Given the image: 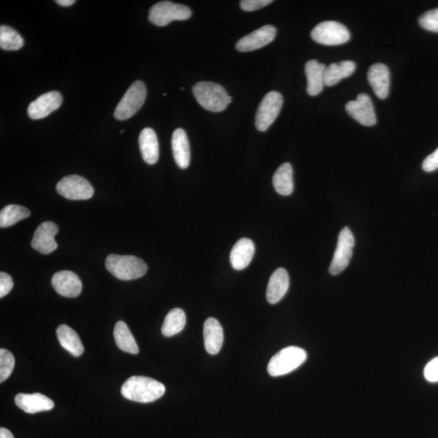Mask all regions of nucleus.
Here are the masks:
<instances>
[{
  "instance_id": "f257e3e1",
  "label": "nucleus",
  "mask_w": 438,
  "mask_h": 438,
  "mask_svg": "<svg viewBox=\"0 0 438 438\" xmlns=\"http://www.w3.org/2000/svg\"><path fill=\"white\" fill-rule=\"evenodd\" d=\"M165 391L164 384L142 376L129 378L121 388V394L125 399L142 404L152 403L160 399Z\"/></svg>"
},
{
  "instance_id": "f03ea898",
  "label": "nucleus",
  "mask_w": 438,
  "mask_h": 438,
  "mask_svg": "<svg viewBox=\"0 0 438 438\" xmlns=\"http://www.w3.org/2000/svg\"><path fill=\"white\" fill-rule=\"evenodd\" d=\"M193 93L197 102L212 112L223 111L232 102V97L222 85L210 81L197 83L193 87Z\"/></svg>"
},
{
  "instance_id": "7ed1b4c3",
  "label": "nucleus",
  "mask_w": 438,
  "mask_h": 438,
  "mask_svg": "<svg viewBox=\"0 0 438 438\" xmlns=\"http://www.w3.org/2000/svg\"><path fill=\"white\" fill-rule=\"evenodd\" d=\"M106 268L115 277L120 280L137 279L147 272V265L135 256L111 254L107 257Z\"/></svg>"
},
{
  "instance_id": "20e7f679",
  "label": "nucleus",
  "mask_w": 438,
  "mask_h": 438,
  "mask_svg": "<svg viewBox=\"0 0 438 438\" xmlns=\"http://www.w3.org/2000/svg\"><path fill=\"white\" fill-rule=\"evenodd\" d=\"M307 353L298 347H288L278 351L270 359L267 371L270 376H283L294 371L305 362Z\"/></svg>"
},
{
  "instance_id": "39448f33",
  "label": "nucleus",
  "mask_w": 438,
  "mask_h": 438,
  "mask_svg": "<svg viewBox=\"0 0 438 438\" xmlns=\"http://www.w3.org/2000/svg\"><path fill=\"white\" fill-rule=\"evenodd\" d=\"M146 96V85L141 80L135 81L117 105L114 113L116 119L126 120L132 118L142 107Z\"/></svg>"
},
{
  "instance_id": "423d86ee",
  "label": "nucleus",
  "mask_w": 438,
  "mask_h": 438,
  "mask_svg": "<svg viewBox=\"0 0 438 438\" xmlns=\"http://www.w3.org/2000/svg\"><path fill=\"white\" fill-rule=\"evenodd\" d=\"M191 16V9L187 6L170 1H162L151 8L149 20L157 26H166L173 21H186Z\"/></svg>"
},
{
  "instance_id": "0eeeda50",
  "label": "nucleus",
  "mask_w": 438,
  "mask_h": 438,
  "mask_svg": "<svg viewBox=\"0 0 438 438\" xmlns=\"http://www.w3.org/2000/svg\"><path fill=\"white\" fill-rule=\"evenodd\" d=\"M311 37L316 43L326 46H337L349 42L351 36L347 27L337 21H324L311 30Z\"/></svg>"
},
{
  "instance_id": "6e6552de",
  "label": "nucleus",
  "mask_w": 438,
  "mask_h": 438,
  "mask_svg": "<svg viewBox=\"0 0 438 438\" xmlns=\"http://www.w3.org/2000/svg\"><path fill=\"white\" fill-rule=\"evenodd\" d=\"M283 98L276 91H271L261 102L256 115V128L260 132H265L277 119L282 109Z\"/></svg>"
},
{
  "instance_id": "1a4fd4ad",
  "label": "nucleus",
  "mask_w": 438,
  "mask_h": 438,
  "mask_svg": "<svg viewBox=\"0 0 438 438\" xmlns=\"http://www.w3.org/2000/svg\"><path fill=\"white\" fill-rule=\"evenodd\" d=\"M56 190L66 199L88 200L94 195V188L87 179L80 175L66 176L57 184Z\"/></svg>"
},
{
  "instance_id": "9d476101",
  "label": "nucleus",
  "mask_w": 438,
  "mask_h": 438,
  "mask_svg": "<svg viewBox=\"0 0 438 438\" xmlns=\"http://www.w3.org/2000/svg\"><path fill=\"white\" fill-rule=\"evenodd\" d=\"M355 246V239L353 234L349 228L342 230L338 237V245L329 266V273L332 275H338L342 272L349 266L353 248Z\"/></svg>"
},
{
  "instance_id": "9b49d317",
  "label": "nucleus",
  "mask_w": 438,
  "mask_h": 438,
  "mask_svg": "<svg viewBox=\"0 0 438 438\" xmlns=\"http://www.w3.org/2000/svg\"><path fill=\"white\" fill-rule=\"evenodd\" d=\"M346 110L360 124L370 127L377 123L373 104L366 94H360L356 100L347 102Z\"/></svg>"
},
{
  "instance_id": "f8f14e48",
  "label": "nucleus",
  "mask_w": 438,
  "mask_h": 438,
  "mask_svg": "<svg viewBox=\"0 0 438 438\" xmlns=\"http://www.w3.org/2000/svg\"><path fill=\"white\" fill-rule=\"evenodd\" d=\"M63 103L61 93L52 91L43 94L30 104L28 115L32 120L46 118L58 109Z\"/></svg>"
},
{
  "instance_id": "ddd939ff",
  "label": "nucleus",
  "mask_w": 438,
  "mask_h": 438,
  "mask_svg": "<svg viewBox=\"0 0 438 438\" xmlns=\"http://www.w3.org/2000/svg\"><path fill=\"white\" fill-rule=\"evenodd\" d=\"M277 30L273 25H265L245 36L237 43L239 52H248L264 47L276 37Z\"/></svg>"
},
{
  "instance_id": "4468645a",
  "label": "nucleus",
  "mask_w": 438,
  "mask_h": 438,
  "mask_svg": "<svg viewBox=\"0 0 438 438\" xmlns=\"http://www.w3.org/2000/svg\"><path fill=\"white\" fill-rule=\"evenodd\" d=\"M58 232V226L52 222H45L36 229L31 245L42 254H50L58 247L55 237Z\"/></svg>"
},
{
  "instance_id": "2eb2a0df",
  "label": "nucleus",
  "mask_w": 438,
  "mask_h": 438,
  "mask_svg": "<svg viewBox=\"0 0 438 438\" xmlns=\"http://www.w3.org/2000/svg\"><path fill=\"white\" fill-rule=\"evenodd\" d=\"M52 284L58 294L67 298L78 297L83 291L80 278L69 270L58 271L54 274Z\"/></svg>"
},
{
  "instance_id": "dca6fc26",
  "label": "nucleus",
  "mask_w": 438,
  "mask_h": 438,
  "mask_svg": "<svg viewBox=\"0 0 438 438\" xmlns=\"http://www.w3.org/2000/svg\"><path fill=\"white\" fill-rule=\"evenodd\" d=\"M15 404L18 408L29 414L51 410L55 406L54 402L46 395L34 394H18L15 397Z\"/></svg>"
},
{
  "instance_id": "f3484780",
  "label": "nucleus",
  "mask_w": 438,
  "mask_h": 438,
  "mask_svg": "<svg viewBox=\"0 0 438 438\" xmlns=\"http://www.w3.org/2000/svg\"><path fill=\"white\" fill-rule=\"evenodd\" d=\"M368 80L375 94L380 99H386L390 91V71L383 64H375L369 67Z\"/></svg>"
},
{
  "instance_id": "a211bd4d",
  "label": "nucleus",
  "mask_w": 438,
  "mask_h": 438,
  "mask_svg": "<svg viewBox=\"0 0 438 438\" xmlns=\"http://www.w3.org/2000/svg\"><path fill=\"white\" fill-rule=\"evenodd\" d=\"M290 285V278L287 271L283 268H279L274 271L270 278L267 290H266V299L270 304H277L281 300L288 291Z\"/></svg>"
},
{
  "instance_id": "6ab92c4d",
  "label": "nucleus",
  "mask_w": 438,
  "mask_h": 438,
  "mask_svg": "<svg viewBox=\"0 0 438 438\" xmlns=\"http://www.w3.org/2000/svg\"><path fill=\"white\" fill-rule=\"evenodd\" d=\"M255 245L251 239L243 238L239 239L232 248L230 261L232 267L236 270L245 269L250 264L254 256Z\"/></svg>"
},
{
  "instance_id": "aec40b11",
  "label": "nucleus",
  "mask_w": 438,
  "mask_h": 438,
  "mask_svg": "<svg viewBox=\"0 0 438 438\" xmlns=\"http://www.w3.org/2000/svg\"><path fill=\"white\" fill-rule=\"evenodd\" d=\"M203 333L208 353L218 354L222 349L224 340L223 329L219 320L213 318H208L204 324Z\"/></svg>"
},
{
  "instance_id": "412c9836",
  "label": "nucleus",
  "mask_w": 438,
  "mask_h": 438,
  "mask_svg": "<svg viewBox=\"0 0 438 438\" xmlns=\"http://www.w3.org/2000/svg\"><path fill=\"white\" fill-rule=\"evenodd\" d=\"M139 146L144 161L150 165L155 164L160 157V144L155 131L144 129L139 135Z\"/></svg>"
},
{
  "instance_id": "4be33fe9",
  "label": "nucleus",
  "mask_w": 438,
  "mask_h": 438,
  "mask_svg": "<svg viewBox=\"0 0 438 438\" xmlns=\"http://www.w3.org/2000/svg\"><path fill=\"white\" fill-rule=\"evenodd\" d=\"M171 146L176 164L182 169H186L190 164L191 153L187 134L184 129L175 130Z\"/></svg>"
},
{
  "instance_id": "5701e85b",
  "label": "nucleus",
  "mask_w": 438,
  "mask_h": 438,
  "mask_svg": "<svg viewBox=\"0 0 438 438\" xmlns=\"http://www.w3.org/2000/svg\"><path fill=\"white\" fill-rule=\"evenodd\" d=\"M326 66L317 61H309L305 65V74L308 80L307 92L310 96H318L324 88V74Z\"/></svg>"
},
{
  "instance_id": "b1692460",
  "label": "nucleus",
  "mask_w": 438,
  "mask_h": 438,
  "mask_svg": "<svg viewBox=\"0 0 438 438\" xmlns=\"http://www.w3.org/2000/svg\"><path fill=\"white\" fill-rule=\"evenodd\" d=\"M57 338L61 345L76 358L83 354L84 347L80 338L74 329L67 325H61L57 328Z\"/></svg>"
},
{
  "instance_id": "393cba45",
  "label": "nucleus",
  "mask_w": 438,
  "mask_h": 438,
  "mask_svg": "<svg viewBox=\"0 0 438 438\" xmlns=\"http://www.w3.org/2000/svg\"><path fill=\"white\" fill-rule=\"evenodd\" d=\"M355 70V63L349 61L329 65L325 70L324 84L327 87H333L341 80L349 78L354 74Z\"/></svg>"
},
{
  "instance_id": "a878e982",
  "label": "nucleus",
  "mask_w": 438,
  "mask_h": 438,
  "mask_svg": "<svg viewBox=\"0 0 438 438\" xmlns=\"http://www.w3.org/2000/svg\"><path fill=\"white\" fill-rule=\"evenodd\" d=\"M273 184L275 191L280 195L289 196L294 189L293 184L292 166L288 162L279 166L273 177Z\"/></svg>"
},
{
  "instance_id": "bb28decb",
  "label": "nucleus",
  "mask_w": 438,
  "mask_h": 438,
  "mask_svg": "<svg viewBox=\"0 0 438 438\" xmlns=\"http://www.w3.org/2000/svg\"><path fill=\"white\" fill-rule=\"evenodd\" d=\"M114 338L116 345L120 350L133 355L138 353L139 349L137 342H135L127 324L122 320L116 324Z\"/></svg>"
},
{
  "instance_id": "cd10ccee",
  "label": "nucleus",
  "mask_w": 438,
  "mask_h": 438,
  "mask_svg": "<svg viewBox=\"0 0 438 438\" xmlns=\"http://www.w3.org/2000/svg\"><path fill=\"white\" fill-rule=\"evenodd\" d=\"M186 315L182 309L171 310L166 316L162 333L166 337H171L182 332L186 325Z\"/></svg>"
},
{
  "instance_id": "c85d7f7f",
  "label": "nucleus",
  "mask_w": 438,
  "mask_h": 438,
  "mask_svg": "<svg viewBox=\"0 0 438 438\" xmlns=\"http://www.w3.org/2000/svg\"><path fill=\"white\" fill-rule=\"evenodd\" d=\"M30 211L27 208L18 205H9L0 212V227H11L20 221L28 218Z\"/></svg>"
},
{
  "instance_id": "c756f323",
  "label": "nucleus",
  "mask_w": 438,
  "mask_h": 438,
  "mask_svg": "<svg viewBox=\"0 0 438 438\" xmlns=\"http://www.w3.org/2000/svg\"><path fill=\"white\" fill-rule=\"evenodd\" d=\"M24 46V39L10 26L0 27V47L6 51H18Z\"/></svg>"
},
{
  "instance_id": "7c9ffc66",
  "label": "nucleus",
  "mask_w": 438,
  "mask_h": 438,
  "mask_svg": "<svg viewBox=\"0 0 438 438\" xmlns=\"http://www.w3.org/2000/svg\"><path fill=\"white\" fill-rule=\"evenodd\" d=\"M14 367V356L6 349H0V382L6 381L11 376Z\"/></svg>"
},
{
  "instance_id": "2f4dec72",
  "label": "nucleus",
  "mask_w": 438,
  "mask_h": 438,
  "mask_svg": "<svg viewBox=\"0 0 438 438\" xmlns=\"http://www.w3.org/2000/svg\"><path fill=\"white\" fill-rule=\"evenodd\" d=\"M419 24L424 30L438 33V8L424 13L419 18Z\"/></svg>"
},
{
  "instance_id": "473e14b6",
  "label": "nucleus",
  "mask_w": 438,
  "mask_h": 438,
  "mask_svg": "<svg viewBox=\"0 0 438 438\" xmlns=\"http://www.w3.org/2000/svg\"><path fill=\"white\" fill-rule=\"evenodd\" d=\"M272 2L271 0H243L241 2V8L243 11H256L269 6Z\"/></svg>"
},
{
  "instance_id": "72a5a7b5",
  "label": "nucleus",
  "mask_w": 438,
  "mask_h": 438,
  "mask_svg": "<svg viewBox=\"0 0 438 438\" xmlns=\"http://www.w3.org/2000/svg\"><path fill=\"white\" fill-rule=\"evenodd\" d=\"M424 377L430 382H438V358L430 361L424 369Z\"/></svg>"
},
{
  "instance_id": "f704fd0d",
  "label": "nucleus",
  "mask_w": 438,
  "mask_h": 438,
  "mask_svg": "<svg viewBox=\"0 0 438 438\" xmlns=\"http://www.w3.org/2000/svg\"><path fill=\"white\" fill-rule=\"evenodd\" d=\"M14 285L13 280L10 275L7 273H0V297L3 298L12 291Z\"/></svg>"
},
{
  "instance_id": "c9c22d12",
  "label": "nucleus",
  "mask_w": 438,
  "mask_h": 438,
  "mask_svg": "<svg viewBox=\"0 0 438 438\" xmlns=\"http://www.w3.org/2000/svg\"><path fill=\"white\" fill-rule=\"evenodd\" d=\"M422 168L426 173H432L438 169V148L424 160Z\"/></svg>"
},
{
  "instance_id": "e433bc0d",
  "label": "nucleus",
  "mask_w": 438,
  "mask_h": 438,
  "mask_svg": "<svg viewBox=\"0 0 438 438\" xmlns=\"http://www.w3.org/2000/svg\"><path fill=\"white\" fill-rule=\"evenodd\" d=\"M0 438H14L12 433L6 428H0Z\"/></svg>"
},
{
  "instance_id": "4c0bfd02",
  "label": "nucleus",
  "mask_w": 438,
  "mask_h": 438,
  "mask_svg": "<svg viewBox=\"0 0 438 438\" xmlns=\"http://www.w3.org/2000/svg\"><path fill=\"white\" fill-rule=\"evenodd\" d=\"M56 2L58 4V6L63 7H69L76 3L74 0H56Z\"/></svg>"
}]
</instances>
